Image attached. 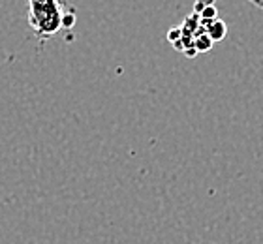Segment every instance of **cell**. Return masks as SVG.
I'll return each mask as SVG.
<instances>
[{
  "label": "cell",
  "mask_w": 263,
  "mask_h": 244,
  "mask_svg": "<svg viewBox=\"0 0 263 244\" xmlns=\"http://www.w3.org/2000/svg\"><path fill=\"white\" fill-rule=\"evenodd\" d=\"M59 0H28V23L38 38H53L61 28Z\"/></svg>",
  "instance_id": "cell-1"
},
{
  "label": "cell",
  "mask_w": 263,
  "mask_h": 244,
  "mask_svg": "<svg viewBox=\"0 0 263 244\" xmlns=\"http://www.w3.org/2000/svg\"><path fill=\"white\" fill-rule=\"evenodd\" d=\"M205 32H207V36L213 42H222V40L226 38V34H228V25H226L222 19H214V21L209 23V27L205 28Z\"/></svg>",
  "instance_id": "cell-2"
},
{
  "label": "cell",
  "mask_w": 263,
  "mask_h": 244,
  "mask_svg": "<svg viewBox=\"0 0 263 244\" xmlns=\"http://www.w3.org/2000/svg\"><path fill=\"white\" fill-rule=\"evenodd\" d=\"M214 45V42L207 36V32H205V28H199L196 34H194V47H196L197 53H207V51H211Z\"/></svg>",
  "instance_id": "cell-3"
},
{
  "label": "cell",
  "mask_w": 263,
  "mask_h": 244,
  "mask_svg": "<svg viewBox=\"0 0 263 244\" xmlns=\"http://www.w3.org/2000/svg\"><path fill=\"white\" fill-rule=\"evenodd\" d=\"M199 28H201V23H199V15H197V13H192L190 17H186L181 25L182 34H188V36H194Z\"/></svg>",
  "instance_id": "cell-4"
},
{
  "label": "cell",
  "mask_w": 263,
  "mask_h": 244,
  "mask_svg": "<svg viewBox=\"0 0 263 244\" xmlns=\"http://www.w3.org/2000/svg\"><path fill=\"white\" fill-rule=\"evenodd\" d=\"M76 25V15L71 13V11H68V13H64L62 11V19H61V27H64V28H71Z\"/></svg>",
  "instance_id": "cell-5"
},
{
  "label": "cell",
  "mask_w": 263,
  "mask_h": 244,
  "mask_svg": "<svg viewBox=\"0 0 263 244\" xmlns=\"http://www.w3.org/2000/svg\"><path fill=\"white\" fill-rule=\"evenodd\" d=\"M214 2H216V0H196V4H194V13L199 15L205 6H214Z\"/></svg>",
  "instance_id": "cell-6"
},
{
  "label": "cell",
  "mask_w": 263,
  "mask_h": 244,
  "mask_svg": "<svg viewBox=\"0 0 263 244\" xmlns=\"http://www.w3.org/2000/svg\"><path fill=\"white\" fill-rule=\"evenodd\" d=\"M181 38H182V30H181V27L171 28L170 32H167V40H170L171 44H175L177 40H181Z\"/></svg>",
  "instance_id": "cell-7"
},
{
  "label": "cell",
  "mask_w": 263,
  "mask_h": 244,
  "mask_svg": "<svg viewBox=\"0 0 263 244\" xmlns=\"http://www.w3.org/2000/svg\"><path fill=\"white\" fill-rule=\"evenodd\" d=\"M182 53H186L188 57H196V54H197V51H196V47H194V45H192V47H186V49H184V51H182Z\"/></svg>",
  "instance_id": "cell-8"
},
{
  "label": "cell",
  "mask_w": 263,
  "mask_h": 244,
  "mask_svg": "<svg viewBox=\"0 0 263 244\" xmlns=\"http://www.w3.org/2000/svg\"><path fill=\"white\" fill-rule=\"evenodd\" d=\"M171 45H173L177 51H184V44H182V40H177L175 44H171Z\"/></svg>",
  "instance_id": "cell-9"
}]
</instances>
